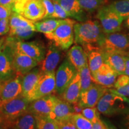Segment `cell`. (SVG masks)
I'll list each match as a JSON object with an SVG mask.
<instances>
[{
  "label": "cell",
  "instance_id": "cell-51",
  "mask_svg": "<svg viewBox=\"0 0 129 129\" xmlns=\"http://www.w3.org/2000/svg\"><path fill=\"white\" fill-rule=\"evenodd\" d=\"M126 88H127V91H128V92L129 93V82H128V84L127 85V87H126Z\"/></svg>",
  "mask_w": 129,
  "mask_h": 129
},
{
  "label": "cell",
  "instance_id": "cell-24",
  "mask_svg": "<svg viewBox=\"0 0 129 129\" xmlns=\"http://www.w3.org/2000/svg\"><path fill=\"white\" fill-rule=\"evenodd\" d=\"M105 63L107 64L118 75L124 74V56L117 52L103 51Z\"/></svg>",
  "mask_w": 129,
  "mask_h": 129
},
{
  "label": "cell",
  "instance_id": "cell-30",
  "mask_svg": "<svg viewBox=\"0 0 129 129\" xmlns=\"http://www.w3.org/2000/svg\"><path fill=\"white\" fill-rule=\"evenodd\" d=\"M80 6L87 13L97 12L100 8L109 4V0H78Z\"/></svg>",
  "mask_w": 129,
  "mask_h": 129
},
{
  "label": "cell",
  "instance_id": "cell-45",
  "mask_svg": "<svg viewBox=\"0 0 129 129\" xmlns=\"http://www.w3.org/2000/svg\"><path fill=\"white\" fill-rule=\"evenodd\" d=\"M124 74L129 77V57L124 56Z\"/></svg>",
  "mask_w": 129,
  "mask_h": 129
},
{
  "label": "cell",
  "instance_id": "cell-43",
  "mask_svg": "<svg viewBox=\"0 0 129 129\" xmlns=\"http://www.w3.org/2000/svg\"><path fill=\"white\" fill-rule=\"evenodd\" d=\"M91 129H107L105 124L102 120L100 119L94 123H93Z\"/></svg>",
  "mask_w": 129,
  "mask_h": 129
},
{
  "label": "cell",
  "instance_id": "cell-19",
  "mask_svg": "<svg viewBox=\"0 0 129 129\" xmlns=\"http://www.w3.org/2000/svg\"><path fill=\"white\" fill-rule=\"evenodd\" d=\"M58 3L68 15L79 22H84L87 19V13L80 6L78 0H58Z\"/></svg>",
  "mask_w": 129,
  "mask_h": 129
},
{
  "label": "cell",
  "instance_id": "cell-38",
  "mask_svg": "<svg viewBox=\"0 0 129 129\" xmlns=\"http://www.w3.org/2000/svg\"><path fill=\"white\" fill-rule=\"evenodd\" d=\"M42 1L44 4L45 10H46L44 19L52 18L54 12V4H53L52 0H42Z\"/></svg>",
  "mask_w": 129,
  "mask_h": 129
},
{
  "label": "cell",
  "instance_id": "cell-32",
  "mask_svg": "<svg viewBox=\"0 0 129 129\" xmlns=\"http://www.w3.org/2000/svg\"><path fill=\"white\" fill-rule=\"evenodd\" d=\"M80 74V83H81V93L85 91L91 87L93 84V81L91 78V72L90 71L88 64L82 68L78 71Z\"/></svg>",
  "mask_w": 129,
  "mask_h": 129
},
{
  "label": "cell",
  "instance_id": "cell-11",
  "mask_svg": "<svg viewBox=\"0 0 129 129\" xmlns=\"http://www.w3.org/2000/svg\"><path fill=\"white\" fill-rule=\"evenodd\" d=\"M78 71L68 59H65L55 72V93L61 96Z\"/></svg>",
  "mask_w": 129,
  "mask_h": 129
},
{
  "label": "cell",
  "instance_id": "cell-42",
  "mask_svg": "<svg viewBox=\"0 0 129 129\" xmlns=\"http://www.w3.org/2000/svg\"><path fill=\"white\" fill-rule=\"evenodd\" d=\"M16 1V0H0V5L13 10Z\"/></svg>",
  "mask_w": 129,
  "mask_h": 129
},
{
  "label": "cell",
  "instance_id": "cell-37",
  "mask_svg": "<svg viewBox=\"0 0 129 129\" xmlns=\"http://www.w3.org/2000/svg\"><path fill=\"white\" fill-rule=\"evenodd\" d=\"M52 1L53 3V4H54V14H53L52 16V18L57 19H64L69 18L67 12L61 7V6L58 3L57 1Z\"/></svg>",
  "mask_w": 129,
  "mask_h": 129
},
{
  "label": "cell",
  "instance_id": "cell-53",
  "mask_svg": "<svg viewBox=\"0 0 129 129\" xmlns=\"http://www.w3.org/2000/svg\"><path fill=\"white\" fill-rule=\"evenodd\" d=\"M0 37H1V35H0Z\"/></svg>",
  "mask_w": 129,
  "mask_h": 129
},
{
  "label": "cell",
  "instance_id": "cell-35",
  "mask_svg": "<svg viewBox=\"0 0 129 129\" xmlns=\"http://www.w3.org/2000/svg\"><path fill=\"white\" fill-rule=\"evenodd\" d=\"M84 117L87 119L91 123H94L101 119L100 113L98 112L96 107L84 108L80 113Z\"/></svg>",
  "mask_w": 129,
  "mask_h": 129
},
{
  "label": "cell",
  "instance_id": "cell-48",
  "mask_svg": "<svg viewBox=\"0 0 129 129\" xmlns=\"http://www.w3.org/2000/svg\"><path fill=\"white\" fill-rule=\"evenodd\" d=\"M6 37H0V51H1L3 45L4 44L5 40H6Z\"/></svg>",
  "mask_w": 129,
  "mask_h": 129
},
{
  "label": "cell",
  "instance_id": "cell-47",
  "mask_svg": "<svg viewBox=\"0 0 129 129\" xmlns=\"http://www.w3.org/2000/svg\"><path fill=\"white\" fill-rule=\"evenodd\" d=\"M122 26H123L127 30L129 31V16L123 21Z\"/></svg>",
  "mask_w": 129,
  "mask_h": 129
},
{
  "label": "cell",
  "instance_id": "cell-50",
  "mask_svg": "<svg viewBox=\"0 0 129 129\" xmlns=\"http://www.w3.org/2000/svg\"><path fill=\"white\" fill-rule=\"evenodd\" d=\"M121 54H123V55L128 56V57H129V51H124V52L121 53Z\"/></svg>",
  "mask_w": 129,
  "mask_h": 129
},
{
  "label": "cell",
  "instance_id": "cell-23",
  "mask_svg": "<svg viewBox=\"0 0 129 129\" xmlns=\"http://www.w3.org/2000/svg\"><path fill=\"white\" fill-rule=\"evenodd\" d=\"M81 93L80 77L78 72L61 95L62 99L72 104L78 101Z\"/></svg>",
  "mask_w": 129,
  "mask_h": 129
},
{
  "label": "cell",
  "instance_id": "cell-1",
  "mask_svg": "<svg viewBox=\"0 0 129 129\" xmlns=\"http://www.w3.org/2000/svg\"><path fill=\"white\" fill-rule=\"evenodd\" d=\"M74 42L81 46L88 44L98 46L105 35L98 20L76 22L74 26Z\"/></svg>",
  "mask_w": 129,
  "mask_h": 129
},
{
  "label": "cell",
  "instance_id": "cell-36",
  "mask_svg": "<svg viewBox=\"0 0 129 129\" xmlns=\"http://www.w3.org/2000/svg\"><path fill=\"white\" fill-rule=\"evenodd\" d=\"M115 117L119 129H129V107Z\"/></svg>",
  "mask_w": 129,
  "mask_h": 129
},
{
  "label": "cell",
  "instance_id": "cell-14",
  "mask_svg": "<svg viewBox=\"0 0 129 129\" xmlns=\"http://www.w3.org/2000/svg\"><path fill=\"white\" fill-rule=\"evenodd\" d=\"M108 88L93 83L90 88L80 93L78 102L83 108L95 107Z\"/></svg>",
  "mask_w": 129,
  "mask_h": 129
},
{
  "label": "cell",
  "instance_id": "cell-21",
  "mask_svg": "<svg viewBox=\"0 0 129 129\" xmlns=\"http://www.w3.org/2000/svg\"><path fill=\"white\" fill-rule=\"evenodd\" d=\"M73 114L71 104L57 97L49 118L58 121L70 117Z\"/></svg>",
  "mask_w": 129,
  "mask_h": 129
},
{
  "label": "cell",
  "instance_id": "cell-18",
  "mask_svg": "<svg viewBox=\"0 0 129 129\" xmlns=\"http://www.w3.org/2000/svg\"><path fill=\"white\" fill-rule=\"evenodd\" d=\"M38 64V63L34 59L28 56L17 52L14 49L13 67L16 74H19L20 75H25L32 69L37 67Z\"/></svg>",
  "mask_w": 129,
  "mask_h": 129
},
{
  "label": "cell",
  "instance_id": "cell-3",
  "mask_svg": "<svg viewBox=\"0 0 129 129\" xmlns=\"http://www.w3.org/2000/svg\"><path fill=\"white\" fill-rule=\"evenodd\" d=\"M29 103L22 94L9 101L0 102V120L6 128L19 116L28 110Z\"/></svg>",
  "mask_w": 129,
  "mask_h": 129
},
{
  "label": "cell",
  "instance_id": "cell-39",
  "mask_svg": "<svg viewBox=\"0 0 129 129\" xmlns=\"http://www.w3.org/2000/svg\"><path fill=\"white\" fill-rule=\"evenodd\" d=\"M59 129H77L71 120V117L64 120L56 121Z\"/></svg>",
  "mask_w": 129,
  "mask_h": 129
},
{
  "label": "cell",
  "instance_id": "cell-12",
  "mask_svg": "<svg viewBox=\"0 0 129 129\" xmlns=\"http://www.w3.org/2000/svg\"><path fill=\"white\" fill-rule=\"evenodd\" d=\"M22 77L16 74L15 77L0 83V102L9 101L22 94Z\"/></svg>",
  "mask_w": 129,
  "mask_h": 129
},
{
  "label": "cell",
  "instance_id": "cell-52",
  "mask_svg": "<svg viewBox=\"0 0 129 129\" xmlns=\"http://www.w3.org/2000/svg\"><path fill=\"white\" fill-rule=\"evenodd\" d=\"M52 1H57L58 0H52Z\"/></svg>",
  "mask_w": 129,
  "mask_h": 129
},
{
  "label": "cell",
  "instance_id": "cell-27",
  "mask_svg": "<svg viewBox=\"0 0 129 129\" xmlns=\"http://www.w3.org/2000/svg\"><path fill=\"white\" fill-rule=\"evenodd\" d=\"M35 32V27L10 28L8 36L17 41H23L33 37Z\"/></svg>",
  "mask_w": 129,
  "mask_h": 129
},
{
  "label": "cell",
  "instance_id": "cell-22",
  "mask_svg": "<svg viewBox=\"0 0 129 129\" xmlns=\"http://www.w3.org/2000/svg\"><path fill=\"white\" fill-rule=\"evenodd\" d=\"M41 74V72L40 68L35 67L28 73L22 75L21 81L22 95L27 99L34 88Z\"/></svg>",
  "mask_w": 129,
  "mask_h": 129
},
{
  "label": "cell",
  "instance_id": "cell-7",
  "mask_svg": "<svg viewBox=\"0 0 129 129\" xmlns=\"http://www.w3.org/2000/svg\"><path fill=\"white\" fill-rule=\"evenodd\" d=\"M105 34L120 32L124 19L105 6L97 11L96 15Z\"/></svg>",
  "mask_w": 129,
  "mask_h": 129
},
{
  "label": "cell",
  "instance_id": "cell-5",
  "mask_svg": "<svg viewBox=\"0 0 129 129\" xmlns=\"http://www.w3.org/2000/svg\"><path fill=\"white\" fill-rule=\"evenodd\" d=\"M13 11L34 22L43 20L46 13L42 0H16Z\"/></svg>",
  "mask_w": 129,
  "mask_h": 129
},
{
  "label": "cell",
  "instance_id": "cell-49",
  "mask_svg": "<svg viewBox=\"0 0 129 129\" xmlns=\"http://www.w3.org/2000/svg\"><path fill=\"white\" fill-rule=\"evenodd\" d=\"M0 129H7L2 121L0 120Z\"/></svg>",
  "mask_w": 129,
  "mask_h": 129
},
{
  "label": "cell",
  "instance_id": "cell-44",
  "mask_svg": "<svg viewBox=\"0 0 129 129\" xmlns=\"http://www.w3.org/2000/svg\"><path fill=\"white\" fill-rule=\"evenodd\" d=\"M71 105L74 114H80L82 110L84 108H83V106L81 105L78 101L76 102H74L73 104H72Z\"/></svg>",
  "mask_w": 129,
  "mask_h": 129
},
{
  "label": "cell",
  "instance_id": "cell-40",
  "mask_svg": "<svg viewBox=\"0 0 129 129\" xmlns=\"http://www.w3.org/2000/svg\"><path fill=\"white\" fill-rule=\"evenodd\" d=\"M10 30L9 19H4L0 20V35H6L9 33Z\"/></svg>",
  "mask_w": 129,
  "mask_h": 129
},
{
  "label": "cell",
  "instance_id": "cell-17",
  "mask_svg": "<svg viewBox=\"0 0 129 129\" xmlns=\"http://www.w3.org/2000/svg\"><path fill=\"white\" fill-rule=\"evenodd\" d=\"M82 47L87 53L88 66L91 75H93L104 63L103 51L96 45L88 44Z\"/></svg>",
  "mask_w": 129,
  "mask_h": 129
},
{
  "label": "cell",
  "instance_id": "cell-31",
  "mask_svg": "<svg viewBox=\"0 0 129 129\" xmlns=\"http://www.w3.org/2000/svg\"><path fill=\"white\" fill-rule=\"evenodd\" d=\"M129 82V77L124 74H122L118 76L114 83V90L115 93L121 96L129 98V93L127 90V85Z\"/></svg>",
  "mask_w": 129,
  "mask_h": 129
},
{
  "label": "cell",
  "instance_id": "cell-16",
  "mask_svg": "<svg viewBox=\"0 0 129 129\" xmlns=\"http://www.w3.org/2000/svg\"><path fill=\"white\" fill-rule=\"evenodd\" d=\"M118 76L117 72L104 63L94 74L91 75V78L94 83L110 88L113 87Z\"/></svg>",
  "mask_w": 129,
  "mask_h": 129
},
{
  "label": "cell",
  "instance_id": "cell-13",
  "mask_svg": "<svg viewBox=\"0 0 129 129\" xmlns=\"http://www.w3.org/2000/svg\"><path fill=\"white\" fill-rule=\"evenodd\" d=\"M57 96L48 95L30 102L28 111L37 117H50Z\"/></svg>",
  "mask_w": 129,
  "mask_h": 129
},
{
  "label": "cell",
  "instance_id": "cell-41",
  "mask_svg": "<svg viewBox=\"0 0 129 129\" xmlns=\"http://www.w3.org/2000/svg\"><path fill=\"white\" fill-rule=\"evenodd\" d=\"M12 12V9L0 5V20L1 19L9 18Z\"/></svg>",
  "mask_w": 129,
  "mask_h": 129
},
{
  "label": "cell",
  "instance_id": "cell-28",
  "mask_svg": "<svg viewBox=\"0 0 129 129\" xmlns=\"http://www.w3.org/2000/svg\"><path fill=\"white\" fill-rule=\"evenodd\" d=\"M106 6L124 20L129 16V0H115Z\"/></svg>",
  "mask_w": 129,
  "mask_h": 129
},
{
  "label": "cell",
  "instance_id": "cell-46",
  "mask_svg": "<svg viewBox=\"0 0 129 129\" xmlns=\"http://www.w3.org/2000/svg\"><path fill=\"white\" fill-rule=\"evenodd\" d=\"M104 122V123L105 124L106 128L107 129H118L117 127H116L115 125L114 124H112L111 122H110L109 121H106V120H104L103 121Z\"/></svg>",
  "mask_w": 129,
  "mask_h": 129
},
{
  "label": "cell",
  "instance_id": "cell-2",
  "mask_svg": "<svg viewBox=\"0 0 129 129\" xmlns=\"http://www.w3.org/2000/svg\"><path fill=\"white\" fill-rule=\"evenodd\" d=\"M100 114L106 116H115L129 107V99L108 88L96 105Z\"/></svg>",
  "mask_w": 129,
  "mask_h": 129
},
{
  "label": "cell",
  "instance_id": "cell-15",
  "mask_svg": "<svg viewBox=\"0 0 129 129\" xmlns=\"http://www.w3.org/2000/svg\"><path fill=\"white\" fill-rule=\"evenodd\" d=\"M62 57L61 50L53 43H50L48 50L42 62L40 63V69L43 73L55 72Z\"/></svg>",
  "mask_w": 129,
  "mask_h": 129
},
{
  "label": "cell",
  "instance_id": "cell-20",
  "mask_svg": "<svg viewBox=\"0 0 129 129\" xmlns=\"http://www.w3.org/2000/svg\"><path fill=\"white\" fill-rule=\"evenodd\" d=\"M67 57L68 60L77 71L88 64L87 53L80 45L75 44L69 48L67 53Z\"/></svg>",
  "mask_w": 129,
  "mask_h": 129
},
{
  "label": "cell",
  "instance_id": "cell-33",
  "mask_svg": "<svg viewBox=\"0 0 129 129\" xmlns=\"http://www.w3.org/2000/svg\"><path fill=\"white\" fill-rule=\"evenodd\" d=\"M71 120L77 129H91L93 124L81 114H73Z\"/></svg>",
  "mask_w": 129,
  "mask_h": 129
},
{
  "label": "cell",
  "instance_id": "cell-8",
  "mask_svg": "<svg viewBox=\"0 0 129 129\" xmlns=\"http://www.w3.org/2000/svg\"><path fill=\"white\" fill-rule=\"evenodd\" d=\"M13 52L12 43L6 37L0 51V83L16 75L13 67Z\"/></svg>",
  "mask_w": 129,
  "mask_h": 129
},
{
  "label": "cell",
  "instance_id": "cell-25",
  "mask_svg": "<svg viewBox=\"0 0 129 129\" xmlns=\"http://www.w3.org/2000/svg\"><path fill=\"white\" fill-rule=\"evenodd\" d=\"M7 129H36L35 115L28 110L12 122Z\"/></svg>",
  "mask_w": 129,
  "mask_h": 129
},
{
  "label": "cell",
  "instance_id": "cell-34",
  "mask_svg": "<svg viewBox=\"0 0 129 129\" xmlns=\"http://www.w3.org/2000/svg\"><path fill=\"white\" fill-rule=\"evenodd\" d=\"M36 129H59L56 121L48 117H37Z\"/></svg>",
  "mask_w": 129,
  "mask_h": 129
},
{
  "label": "cell",
  "instance_id": "cell-9",
  "mask_svg": "<svg viewBox=\"0 0 129 129\" xmlns=\"http://www.w3.org/2000/svg\"><path fill=\"white\" fill-rule=\"evenodd\" d=\"M13 46L14 50L32 58L38 63L42 62L46 55V48L41 43L37 41L25 42L17 41L7 36Z\"/></svg>",
  "mask_w": 129,
  "mask_h": 129
},
{
  "label": "cell",
  "instance_id": "cell-26",
  "mask_svg": "<svg viewBox=\"0 0 129 129\" xmlns=\"http://www.w3.org/2000/svg\"><path fill=\"white\" fill-rule=\"evenodd\" d=\"M62 20L63 19L51 18L38 21L34 23L35 31L41 32L44 34L50 33L57 28Z\"/></svg>",
  "mask_w": 129,
  "mask_h": 129
},
{
  "label": "cell",
  "instance_id": "cell-29",
  "mask_svg": "<svg viewBox=\"0 0 129 129\" xmlns=\"http://www.w3.org/2000/svg\"><path fill=\"white\" fill-rule=\"evenodd\" d=\"M10 28H27L35 27L34 23L31 20L25 18L17 13L13 12L9 17Z\"/></svg>",
  "mask_w": 129,
  "mask_h": 129
},
{
  "label": "cell",
  "instance_id": "cell-10",
  "mask_svg": "<svg viewBox=\"0 0 129 129\" xmlns=\"http://www.w3.org/2000/svg\"><path fill=\"white\" fill-rule=\"evenodd\" d=\"M55 72H41L34 88L29 96L28 101L31 102L48 95L53 94V93H55Z\"/></svg>",
  "mask_w": 129,
  "mask_h": 129
},
{
  "label": "cell",
  "instance_id": "cell-4",
  "mask_svg": "<svg viewBox=\"0 0 129 129\" xmlns=\"http://www.w3.org/2000/svg\"><path fill=\"white\" fill-rule=\"evenodd\" d=\"M76 22L69 18L63 19L55 29L44 34L45 37L62 50L69 49L74 42V26Z\"/></svg>",
  "mask_w": 129,
  "mask_h": 129
},
{
  "label": "cell",
  "instance_id": "cell-6",
  "mask_svg": "<svg viewBox=\"0 0 129 129\" xmlns=\"http://www.w3.org/2000/svg\"><path fill=\"white\" fill-rule=\"evenodd\" d=\"M98 46L102 51L122 53L129 51V35L120 32L105 34Z\"/></svg>",
  "mask_w": 129,
  "mask_h": 129
}]
</instances>
